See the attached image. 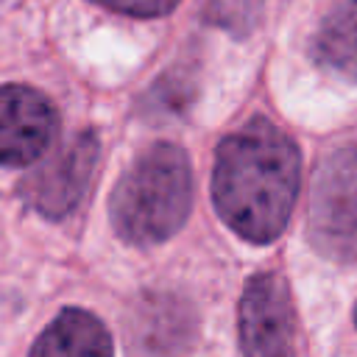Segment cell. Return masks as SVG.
Returning <instances> with one entry per match:
<instances>
[{
	"instance_id": "obj_1",
	"label": "cell",
	"mask_w": 357,
	"mask_h": 357,
	"mask_svg": "<svg viewBox=\"0 0 357 357\" xmlns=\"http://www.w3.org/2000/svg\"><path fill=\"white\" fill-rule=\"evenodd\" d=\"M298 173L296 142L271 120L257 117L218 148L212 173L215 209L240 237L271 243L290 218Z\"/></svg>"
},
{
	"instance_id": "obj_2",
	"label": "cell",
	"mask_w": 357,
	"mask_h": 357,
	"mask_svg": "<svg viewBox=\"0 0 357 357\" xmlns=\"http://www.w3.org/2000/svg\"><path fill=\"white\" fill-rule=\"evenodd\" d=\"M192 173L178 145L156 142L137 156L112 192V223L131 245L173 237L190 215Z\"/></svg>"
},
{
	"instance_id": "obj_3",
	"label": "cell",
	"mask_w": 357,
	"mask_h": 357,
	"mask_svg": "<svg viewBox=\"0 0 357 357\" xmlns=\"http://www.w3.org/2000/svg\"><path fill=\"white\" fill-rule=\"evenodd\" d=\"M310 240L326 259H357V145H343L318 165Z\"/></svg>"
},
{
	"instance_id": "obj_4",
	"label": "cell",
	"mask_w": 357,
	"mask_h": 357,
	"mask_svg": "<svg viewBox=\"0 0 357 357\" xmlns=\"http://www.w3.org/2000/svg\"><path fill=\"white\" fill-rule=\"evenodd\" d=\"M240 343L245 357H296V310L279 273L248 279L240 298Z\"/></svg>"
},
{
	"instance_id": "obj_5",
	"label": "cell",
	"mask_w": 357,
	"mask_h": 357,
	"mask_svg": "<svg viewBox=\"0 0 357 357\" xmlns=\"http://www.w3.org/2000/svg\"><path fill=\"white\" fill-rule=\"evenodd\" d=\"M98 165V137L75 134L25 181L28 201L47 218H64L84 198Z\"/></svg>"
},
{
	"instance_id": "obj_6",
	"label": "cell",
	"mask_w": 357,
	"mask_h": 357,
	"mask_svg": "<svg viewBox=\"0 0 357 357\" xmlns=\"http://www.w3.org/2000/svg\"><path fill=\"white\" fill-rule=\"evenodd\" d=\"M56 134V112L28 86H0V165L36 162Z\"/></svg>"
},
{
	"instance_id": "obj_7",
	"label": "cell",
	"mask_w": 357,
	"mask_h": 357,
	"mask_svg": "<svg viewBox=\"0 0 357 357\" xmlns=\"http://www.w3.org/2000/svg\"><path fill=\"white\" fill-rule=\"evenodd\" d=\"M28 357H114L106 326L86 310L59 312L36 337Z\"/></svg>"
},
{
	"instance_id": "obj_8",
	"label": "cell",
	"mask_w": 357,
	"mask_h": 357,
	"mask_svg": "<svg viewBox=\"0 0 357 357\" xmlns=\"http://www.w3.org/2000/svg\"><path fill=\"white\" fill-rule=\"evenodd\" d=\"M315 56L335 73L357 81V0L337 3L318 28Z\"/></svg>"
},
{
	"instance_id": "obj_9",
	"label": "cell",
	"mask_w": 357,
	"mask_h": 357,
	"mask_svg": "<svg viewBox=\"0 0 357 357\" xmlns=\"http://www.w3.org/2000/svg\"><path fill=\"white\" fill-rule=\"evenodd\" d=\"M259 14H262V0H206L204 3V17L212 25L226 28L237 36L251 31Z\"/></svg>"
},
{
	"instance_id": "obj_10",
	"label": "cell",
	"mask_w": 357,
	"mask_h": 357,
	"mask_svg": "<svg viewBox=\"0 0 357 357\" xmlns=\"http://www.w3.org/2000/svg\"><path fill=\"white\" fill-rule=\"evenodd\" d=\"M192 95V84L184 73H170L162 81L153 84V89L145 98V112L153 117H165V114H181V109L187 106Z\"/></svg>"
},
{
	"instance_id": "obj_11",
	"label": "cell",
	"mask_w": 357,
	"mask_h": 357,
	"mask_svg": "<svg viewBox=\"0 0 357 357\" xmlns=\"http://www.w3.org/2000/svg\"><path fill=\"white\" fill-rule=\"evenodd\" d=\"M95 3L123 14H134V17H159V14H167L178 0H95Z\"/></svg>"
},
{
	"instance_id": "obj_12",
	"label": "cell",
	"mask_w": 357,
	"mask_h": 357,
	"mask_svg": "<svg viewBox=\"0 0 357 357\" xmlns=\"http://www.w3.org/2000/svg\"><path fill=\"white\" fill-rule=\"evenodd\" d=\"M354 321H357V310H354Z\"/></svg>"
}]
</instances>
